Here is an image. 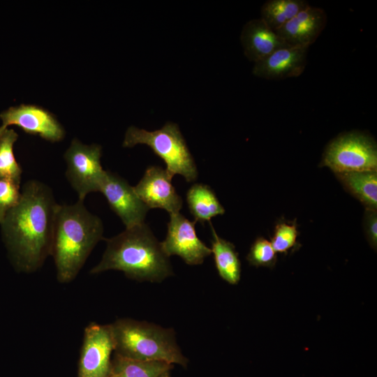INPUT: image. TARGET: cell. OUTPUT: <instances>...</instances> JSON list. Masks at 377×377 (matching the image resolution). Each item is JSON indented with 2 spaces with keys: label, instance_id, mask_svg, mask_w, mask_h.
I'll use <instances>...</instances> for the list:
<instances>
[{
  "label": "cell",
  "instance_id": "obj_1",
  "mask_svg": "<svg viewBox=\"0 0 377 377\" xmlns=\"http://www.w3.org/2000/svg\"><path fill=\"white\" fill-rule=\"evenodd\" d=\"M59 204L52 189L31 179L22 187L18 203L1 223L3 240L15 268L32 273L51 256Z\"/></svg>",
  "mask_w": 377,
  "mask_h": 377
},
{
  "label": "cell",
  "instance_id": "obj_2",
  "mask_svg": "<svg viewBox=\"0 0 377 377\" xmlns=\"http://www.w3.org/2000/svg\"><path fill=\"white\" fill-rule=\"evenodd\" d=\"M105 240V251L91 274L119 270L128 278L151 282H161L172 274L169 257L145 223Z\"/></svg>",
  "mask_w": 377,
  "mask_h": 377
},
{
  "label": "cell",
  "instance_id": "obj_3",
  "mask_svg": "<svg viewBox=\"0 0 377 377\" xmlns=\"http://www.w3.org/2000/svg\"><path fill=\"white\" fill-rule=\"evenodd\" d=\"M103 224L91 213L83 201L59 205L54 223L51 256L60 283L72 281L88 256L103 239Z\"/></svg>",
  "mask_w": 377,
  "mask_h": 377
},
{
  "label": "cell",
  "instance_id": "obj_4",
  "mask_svg": "<svg viewBox=\"0 0 377 377\" xmlns=\"http://www.w3.org/2000/svg\"><path fill=\"white\" fill-rule=\"evenodd\" d=\"M115 353L141 361H162L186 366L172 330L122 318L110 324Z\"/></svg>",
  "mask_w": 377,
  "mask_h": 377
},
{
  "label": "cell",
  "instance_id": "obj_5",
  "mask_svg": "<svg viewBox=\"0 0 377 377\" xmlns=\"http://www.w3.org/2000/svg\"><path fill=\"white\" fill-rule=\"evenodd\" d=\"M146 145L166 165V170L174 177L180 175L187 182H195L198 175L196 164L179 126L168 121L160 129L148 131L131 126L126 131L122 146L133 147Z\"/></svg>",
  "mask_w": 377,
  "mask_h": 377
},
{
  "label": "cell",
  "instance_id": "obj_6",
  "mask_svg": "<svg viewBox=\"0 0 377 377\" xmlns=\"http://www.w3.org/2000/svg\"><path fill=\"white\" fill-rule=\"evenodd\" d=\"M322 163L335 174L376 172V143L373 138L361 132L339 135L327 146Z\"/></svg>",
  "mask_w": 377,
  "mask_h": 377
},
{
  "label": "cell",
  "instance_id": "obj_7",
  "mask_svg": "<svg viewBox=\"0 0 377 377\" xmlns=\"http://www.w3.org/2000/svg\"><path fill=\"white\" fill-rule=\"evenodd\" d=\"M101 151L99 145H87L74 138L64 153L66 176L79 200L84 201L89 193L99 191L106 171L101 164Z\"/></svg>",
  "mask_w": 377,
  "mask_h": 377
},
{
  "label": "cell",
  "instance_id": "obj_8",
  "mask_svg": "<svg viewBox=\"0 0 377 377\" xmlns=\"http://www.w3.org/2000/svg\"><path fill=\"white\" fill-rule=\"evenodd\" d=\"M113 350L110 325L89 324L84 330L78 377H109Z\"/></svg>",
  "mask_w": 377,
  "mask_h": 377
},
{
  "label": "cell",
  "instance_id": "obj_9",
  "mask_svg": "<svg viewBox=\"0 0 377 377\" xmlns=\"http://www.w3.org/2000/svg\"><path fill=\"white\" fill-rule=\"evenodd\" d=\"M180 212L170 214L165 239L161 242L167 256H178L188 265L202 264L212 250L197 236L195 224Z\"/></svg>",
  "mask_w": 377,
  "mask_h": 377
},
{
  "label": "cell",
  "instance_id": "obj_10",
  "mask_svg": "<svg viewBox=\"0 0 377 377\" xmlns=\"http://www.w3.org/2000/svg\"><path fill=\"white\" fill-rule=\"evenodd\" d=\"M98 192L105 196L126 228L145 223L149 209L138 196L133 186L124 178L106 170Z\"/></svg>",
  "mask_w": 377,
  "mask_h": 377
},
{
  "label": "cell",
  "instance_id": "obj_11",
  "mask_svg": "<svg viewBox=\"0 0 377 377\" xmlns=\"http://www.w3.org/2000/svg\"><path fill=\"white\" fill-rule=\"evenodd\" d=\"M0 131L15 125L27 133L38 135L50 142H59L65 135L64 128L54 115L38 105L21 104L10 107L0 114Z\"/></svg>",
  "mask_w": 377,
  "mask_h": 377
},
{
  "label": "cell",
  "instance_id": "obj_12",
  "mask_svg": "<svg viewBox=\"0 0 377 377\" xmlns=\"http://www.w3.org/2000/svg\"><path fill=\"white\" fill-rule=\"evenodd\" d=\"M172 177L166 170L151 165L133 188L149 209L161 208L170 214L177 213L182 207L183 201L172 184Z\"/></svg>",
  "mask_w": 377,
  "mask_h": 377
},
{
  "label": "cell",
  "instance_id": "obj_13",
  "mask_svg": "<svg viewBox=\"0 0 377 377\" xmlns=\"http://www.w3.org/2000/svg\"><path fill=\"white\" fill-rule=\"evenodd\" d=\"M308 48L290 45L282 47L254 63L253 73L266 80L298 77L306 67Z\"/></svg>",
  "mask_w": 377,
  "mask_h": 377
},
{
  "label": "cell",
  "instance_id": "obj_14",
  "mask_svg": "<svg viewBox=\"0 0 377 377\" xmlns=\"http://www.w3.org/2000/svg\"><path fill=\"white\" fill-rule=\"evenodd\" d=\"M327 21L323 9L309 5L275 31L288 45L309 47L323 31Z\"/></svg>",
  "mask_w": 377,
  "mask_h": 377
},
{
  "label": "cell",
  "instance_id": "obj_15",
  "mask_svg": "<svg viewBox=\"0 0 377 377\" xmlns=\"http://www.w3.org/2000/svg\"><path fill=\"white\" fill-rule=\"evenodd\" d=\"M240 39L245 56L254 63L288 45L261 18L247 22L242 29Z\"/></svg>",
  "mask_w": 377,
  "mask_h": 377
},
{
  "label": "cell",
  "instance_id": "obj_16",
  "mask_svg": "<svg viewBox=\"0 0 377 377\" xmlns=\"http://www.w3.org/2000/svg\"><path fill=\"white\" fill-rule=\"evenodd\" d=\"M212 230V253L221 278L230 284H237L241 277V262L234 244L220 237L209 221Z\"/></svg>",
  "mask_w": 377,
  "mask_h": 377
},
{
  "label": "cell",
  "instance_id": "obj_17",
  "mask_svg": "<svg viewBox=\"0 0 377 377\" xmlns=\"http://www.w3.org/2000/svg\"><path fill=\"white\" fill-rule=\"evenodd\" d=\"M186 200L195 221L203 223L211 219L225 213L214 191L204 184H193L187 191Z\"/></svg>",
  "mask_w": 377,
  "mask_h": 377
},
{
  "label": "cell",
  "instance_id": "obj_18",
  "mask_svg": "<svg viewBox=\"0 0 377 377\" xmlns=\"http://www.w3.org/2000/svg\"><path fill=\"white\" fill-rule=\"evenodd\" d=\"M173 367L162 361H141L115 353L111 360L109 377H160Z\"/></svg>",
  "mask_w": 377,
  "mask_h": 377
},
{
  "label": "cell",
  "instance_id": "obj_19",
  "mask_svg": "<svg viewBox=\"0 0 377 377\" xmlns=\"http://www.w3.org/2000/svg\"><path fill=\"white\" fill-rule=\"evenodd\" d=\"M336 175L344 187L367 209L376 210L377 172H350Z\"/></svg>",
  "mask_w": 377,
  "mask_h": 377
},
{
  "label": "cell",
  "instance_id": "obj_20",
  "mask_svg": "<svg viewBox=\"0 0 377 377\" xmlns=\"http://www.w3.org/2000/svg\"><path fill=\"white\" fill-rule=\"evenodd\" d=\"M309 4L304 0H269L261 7V19L276 31Z\"/></svg>",
  "mask_w": 377,
  "mask_h": 377
},
{
  "label": "cell",
  "instance_id": "obj_21",
  "mask_svg": "<svg viewBox=\"0 0 377 377\" xmlns=\"http://www.w3.org/2000/svg\"><path fill=\"white\" fill-rule=\"evenodd\" d=\"M17 138L18 135L13 129L6 128L0 131V177L20 184L22 169L13 152Z\"/></svg>",
  "mask_w": 377,
  "mask_h": 377
},
{
  "label": "cell",
  "instance_id": "obj_22",
  "mask_svg": "<svg viewBox=\"0 0 377 377\" xmlns=\"http://www.w3.org/2000/svg\"><path fill=\"white\" fill-rule=\"evenodd\" d=\"M246 260L252 266L273 268L277 256L271 242L264 237H258L252 244Z\"/></svg>",
  "mask_w": 377,
  "mask_h": 377
},
{
  "label": "cell",
  "instance_id": "obj_23",
  "mask_svg": "<svg viewBox=\"0 0 377 377\" xmlns=\"http://www.w3.org/2000/svg\"><path fill=\"white\" fill-rule=\"evenodd\" d=\"M298 235L295 223H279L275 227L271 241L275 252L286 254L297 245Z\"/></svg>",
  "mask_w": 377,
  "mask_h": 377
},
{
  "label": "cell",
  "instance_id": "obj_24",
  "mask_svg": "<svg viewBox=\"0 0 377 377\" xmlns=\"http://www.w3.org/2000/svg\"><path fill=\"white\" fill-rule=\"evenodd\" d=\"M20 188L19 184L0 177V223L6 213L18 203L21 196Z\"/></svg>",
  "mask_w": 377,
  "mask_h": 377
},
{
  "label": "cell",
  "instance_id": "obj_25",
  "mask_svg": "<svg viewBox=\"0 0 377 377\" xmlns=\"http://www.w3.org/2000/svg\"><path fill=\"white\" fill-rule=\"evenodd\" d=\"M365 232L370 246L375 250L377 246L376 210L367 209L365 215Z\"/></svg>",
  "mask_w": 377,
  "mask_h": 377
},
{
  "label": "cell",
  "instance_id": "obj_26",
  "mask_svg": "<svg viewBox=\"0 0 377 377\" xmlns=\"http://www.w3.org/2000/svg\"><path fill=\"white\" fill-rule=\"evenodd\" d=\"M160 377H170L169 375H168V373H165L163 375H162Z\"/></svg>",
  "mask_w": 377,
  "mask_h": 377
}]
</instances>
